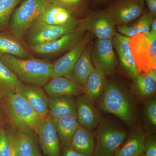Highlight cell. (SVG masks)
<instances>
[{"label": "cell", "instance_id": "cell-31", "mask_svg": "<svg viewBox=\"0 0 156 156\" xmlns=\"http://www.w3.org/2000/svg\"><path fill=\"white\" fill-rule=\"evenodd\" d=\"M50 2L57 4L69 9L74 13L82 11L87 8L89 0H49Z\"/></svg>", "mask_w": 156, "mask_h": 156}, {"label": "cell", "instance_id": "cell-13", "mask_svg": "<svg viewBox=\"0 0 156 156\" xmlns=\"http://www.w3.org/2000/svg\"><path fill=\"white\" fill-rule=\"evenodd\" d=\"M75 100L79 125L89 131H93L102 120L100 114L85 94L77 96Z\"/></svg>", "mask_w": 156, "mask_h": 156}, {"label": "cell", "instance_id": "cell-5", "mask_svg": "<svg viewBox=\"0 0 156 156\" xmlns=\"http://www.w3.org/2000/svg\"><path fill=\"white\" fill-rule=\"evenodd\" d=\"M129 44L139 73L156 69V35L138 34L131 37Z\"/></svg>", "mask_w": 156, "mask_h": 156}, {"label": "cell", "instance_id": "cell-16", "mask_svg": "<svg viewBox=\"0 0 156 156\" xmlns=\"http://www.w3.org/2000/svg\"><path fill=\"white\" fill-rule=\"evenodd\" d=\"M49 98L74 97L83 93V87L76 84L67 76L52 78L44 86Z\"/></svg>", "mask_w": 156, "mask_h": 156}, {"label": "cell", "instance_id": "cell-29", "mask_svg": "<svg viewBox=\"0 0 156 156\" xmlns=\"http://www.w3.org/2000/svg\"><path fill=\"white\" fill-rule=\"evenodd\" d=\"M24 85L0 60V92H17Z\"/></svg>", "mask_w": 156, "mask_h": 156}, {"label": "cell", "instance_id": "cell-9", "mask_svg": "<svg viewBox=\"0 0 156 156\" xmlns=\"http://www.w3.org/2000/svg\"><path fill=\"white\" fill-rule=\"evenodd\" d=\"M39 145L45 156H62V148L53 119L49 115L43 119L36 132Z\"/></svg>", "mask_w": 156, "mask_h": 156}, {"label": "cell", "instance_id": "cell-1", "mask_svg": "<svg viewBox=\"0 0 156 156\" xmlns=\"http://www.w3.org/2000/svg\"><path fill=\"white\" fill-rule=\"evenodd\" d=\"M2 93V105L12 127L18 132L31 130L36 133L43 120L41 117L18 91Z\"/></svg>", "mask_w": 156, "mask_h": 156}, {"label": "cell", "instance_id": "cell-11", "mask_svg": "<svg viewBox=\"0 0 156 156\" xmlns=\"http://www.w3.org/2000/svg\"><path fill=\"white\" fill-rule=\"evenodd\" d=\"M93 65L99 68L106 75H112L117 66L116 54L112 40L97 39L91 49Z\"/></svg>", "mask_w": 156, "mask_h": 156}, {"label": "cell", "instance_id": "cell-25", "mask_svg": "<svg viewBox=\"0 0 156 156\" xmlns=\"http://www.w3.org/2000/svg\"><path fill=\"white\" fill-rule=\"evenodd\" d=\"M53 120L62 148L69 147L73 135L79 126L77 117L69 116Z\"/></svg>", "mask_w": 156, "mask_h": 156}, {"label": "cell", "instance_id": "cell-30", "mask_svg": "<svg viewBox=\"0 0 156 156\" xmlns=\"http://www.w3.org/2000/svg\"><path fill=\"white\" fill-rule=\"evenodd\" d=\"M21 0H0V28L6 26L12 12Z\"/></svg>", "mask_w": 156, "mask_h": 156}, {"label": "cell", "instance_id": "cell-41", "mask_svg": "<svg viewBox=\"0 0 156 156\" xmlns=\"http://www.w3.org/2000/svg\"><path fill=\"white\" fill-rule=\"evenodd\" d=\"M103 1H104V0H94L95 2L96 3L100 2H102Z\"/></svg>", "mask_w": 156, "mask_h": 156}, {"label": "cell", "instance_id": "cell-43", "mask_svg": "<svg viewBox=\"0 0 156 156\" xmlns=\"http://www.w3.org/2000/svg\"><path fill=\"white\" fill-rule=\"evenodd\" d=\"M140 156H146L145 155V154H143L142 155H141Z\"/></svg>", "mask_w": 156, "mask_h": 156}, {"label": "cell", "instance_id": "cell-6", "mask_svg": "<svg viewBox=\"0 0 156 156\" xmlns=\"http://www.w3.org/2000/svg\"><path fill=\"white\" fill-rule=\"evenodd\" d=\"M99 125L92 156H114L118 148L126 140L128 133L108 120H101Z\"/></svg>", "mask_w": 156, "mask_h": 156}, {"label": "cell", "instance_id": "cell-22", "mask_svg": "<svg viewBox=\"0 0 156 156\" xmlns=\"http://www.w3.org/2000/svg\"><path fill=\"white\" fill-rule=\"evenodd\" d=\"M95 145L94 135L79 125L73 135L69 147L76 152L86 156H92Z\"/></svg>", "mask_w": 156, "mask_h": 156}, {"label": "cell", "instance_id": "cell-12", "mask_svg": "<svg viewBox=\"0 0 156 156\" xmlns=\"http://www.w3.org/2000/svg\"><path fill=\"white\" fill-rule=\"evenodd\" d=\"M92 38V34L88 31L69 49V51L53 63L51 79L58 76H67L81 56L83 51Z\"/></svg>", "mask_w": 156, "mask_h": 156}, {"label": "cell", "instance_id": "cell-28", "mask_svg": "<svg viewBox=\"0 0 156 156\" xmlns=\"http://www.w3.org/2000/svg\"><path fill=\"white\" fill-rule=\"evenodd\" d=\"M5 54L20 58H28L30 57L16 38L6 34H0V56Z\"/></svg>", "mask_w": 156, "mask_h": 156}, {"label": "cell", "instance_id": "cell-15", "mask_svg": "<svg viewBox=\"0 0 156 156\" xmlns=\"http://www.w3.org/2000/svg\"><path fill=\"white\" fill-rule=\"evenodd\" d=\"M85 20L87 30L95 34L97 39L112 40L116 32L115 26L105 10L89 14Z\"/></svg>", "mask_w": 156, "mask_h": 156}, {"label": "cell", "instance_id": "cell-23", "mask_svg": "<svg viewBox=\"0 0 156 156\" xmlns=\"http://www.w3.org/2000/svg\"><path fill=\"white\" fill-rule=\"evenodd\" d=\"M49 115L53 119L69 116L77 117L75 100L73 97L49 98Z\"/></svg>", "mask_w": 156, "mask_h": 156}, {"label": "cell", "instance_id": "cell-7", "mask_svg": "<svg viewBox=\"0 0 156 156\" xmlns=\"http://www.w3.org/2000/svg\"><path fill=\"white\" fill-rule=\"evenodd\" d=\"M80 24L75 18L62 25H51L34 22L30 27L29 42L31 46L52 41L72 31Z\"/></svg>", "mask_w": 156, "mask_h": 156}, {"label": "cell", "instance_id": "cell-39", "mask_svg": "<svg viewBox=\"0 0 156 156\" xmlns=\"http://www.w3.org/2000/svg\"><path fill=\"white\" fill-rule=\"evenodd\" d=\"M150 33L152 34L156 35V20L155 18L151 26Z\"/></svg>", "mask_w": 156, "mask_h": 156}, {"label": "cell", "instance_id": "cell-8", "mask_svg": "<svg viewBox=\"0 0 156 156\" xmlns=\"http://www.w3.org/2000/svg\"><path fill=\"white\" fill-rule=\"evenodd\" d=\"M145 0H117L105 10L115 26L127 24L139 18Z\"/></svg>", "mask_w": 156, "mask_h": 156}, {"label": "cell", "instance_id": "cell-24", "mask_svg": "<svg viewBox=\"0 0 156 156\" xmlns=\"http://www.w3.org/2000/svg\"><path fill=\"white\" fill-rule=\"evenodd\" d=\"M156 89V69L140 73L131 85V92L136 96L145 97L152 95Z\"/></svg>", "mask_w": 156, "mask_h": 156}, {"label": "cell", "instance_id": "cell-3", "mask_svg": "<svg viewBox=\"0 0 156 156\" xmlns=\"http://www.w3.org/2000/svg\"><path fill=\"white\" fill-rule=\"evenodd\" d=\"M99 108L102 111L116 116L128 126H132L136 121V110L129 92L113 81L107 83Z\"/></svg>", "mask_w": 156, "mask_h": 156}, {"label": "cell", "instance_id": "cell-37", "mask_svg": "<svg viewBox=\"0 0 156 156\" xmlns=\"http://www.w3.org/2000/svg\"><path fill=\"white\" fill-rule=\"evenodd\" d=\"M62 156H86L76 152L69 147H64L62 148Z\"/></svg>", "mask_w": 156, "mask_h": 156}, {"label": "cell", "instance_id": "cell-2", "mask_svg": "<svg viewBox=\"0 0 156 156\" xmlns=\"http://www.w3.org/2000/svg\"><path fill=\"white\" fill-rule=\"evenodd\" d=\"M0 60L23 83L41 88L51 79L53 63L40 59L20 58L7 54L0 56Z\"/></svg>", "mask_w": 156, "mask_h": 156}, {"label": "cell", "instance_id": "cell-26", "mask_svg": "<svg viewBox=\"0 0 156 156\" xmlns=\"http://www.w3.org/2000/svg\"><path fill=\"white\" fill-rule=\"evenodd\" d=\"M155 18L156 17H154L148 10H145L139 19L134 23L118 26L117 29L119 34L130 37L139 34L148 33L150 32L151 26Z\"/></svg>", "mask_w": 156, "mask_h": 156}, {"label": "cell", "instance_id": "cell-42", "mask_svg": "<svg viewBox=\"0 0 156 156\" xmlns=\"http://www.w3.org/2000/svg\"><path fill=\"white\" fill-rule=\"evenodd\" d=\"M36 156H45L44 155H43V154H41V153H40L37 154V155Z\"/></svg>", "mask_w": 156, "mask_h": 156}, {"label": "cell", "instance_id": "cell-38", "mask_svg": "<svg viewBox=\"0 0 156 156\" xmlns=\"http://www.w3.org/2000/svg\"><path fill=\"white\" fill-rule=\"evenodd\" d=\"M5 116H6L5 113L3 109L2 104H0V128L2 126L3 122Z\"/></svg>", "mask_w": 156, "mask_h": 156}, {"label": "cell", "instance_id": "cell-36", "mask_svg": "<svg viewBox=\"0 0 156 156\" xmlns=\"http://www.w3.org/2000/svg\"><path fill=\"white\" fill-rule=\"evenodd\" d=\"M148 11L154 17L156 16V0H145Z\"/></svg>", "mask_w": 156, "mask_h": 156}, {"label": "cell", "instance_id": "cell-40", "mask_svg": "<svg viewBox=\"0 0 156 156\" xmlns=\"http://www.w3.org/2000/svg\"><path fill=\"white\" fill-rule=\"evenodd\" d=\"M3 96L2 92H0V104L2 102Z\"/></svg>", "mask_w": 156, "mask_h": 156}, {"label": "cell", "instance_id": "cell-21", "mask_svg": "<svg viewBox=\"0 0 156 156\" xmlns=\"http://www.w3.org/2000/svg\"><path fill=\"white\" fill-rule=\"evenodd\" d=\"M73 14L69 9L50 2L35 22L51 25H64L74 18Z\"/></svg>", "mask_w": 156, "mask_h": 156}, {"label": "cell", "instance_id": "cell-17", "mask_svg": "<svg viewBox=\"0 0 156 156\" xmlns=\"http://www.w3.org/2000/svg\"><path fill=\"white\" fill-rule=\"evenodd\" d=\"M18 92L42 119H45L49 115V98L41 87L24 84Z\"/></svg>", "mask_w": 156, "mask_h": 156}, {"label": "cell", "instance_id": "cell-32", "mask_svg": "<svg viewBox=\"0 0 156 156\" xmlns=\"http://www.w3.org/2000/svg\"><path fill=\"white\" fill-rule=\"evenodd\" d=\"M11 140L9 130L3 126L0 128V156H10Z\"/></svg>", "mask_w": 156, "mask_h": 156}, {"label": "cell", "instance_id": "cell-10", "mask_svg": "<svg viewBox=\"0 0 156 156\" xmlns=\"http://www.w3.org/2000/svg\"><path fill=\"white\" fill-rule=\"evenodd\" d=\"M87 31V23L84 20L80 23L75 29L59 38L42 44L31 46L30 48L38 54H53L60 53L72 47Z\"/></svg>", "mask_w": 156, "mask_h": 156}, {"label": "cell", "instance_id": "cell-4", "mask_svg": "<svg viewBox=\"0 0 156 156\" xmlns=\"http://www.w3.org/2000/svg\"><path fill=\"white\" fill-rule=\"evenodd\" d=\"M50 2L49 0H24L14 11L10 26L14 36L22 40Z\"/></svg>", "mask_w": 156, "mask_h": 156}, {"label": "cell", "instance_id": "cell-34", "mask_svg": "<svg viewBox=\"0 0 156 156\" xmlns=\"http://www.w3.org/2000/svg\"><path fill=\"white\" fill-rule=\"evenodd\" d=\"M144 154L146 156H156V140L154 136L147 137Z\"/></svg>", "mask_w": 156, "mask_h": 156}, {"label": "cell", "instance_id": "cell-14", "mask_svg": "<svg viewBox=\"0 0 156 156\" xmlns=\"http://www.w3.org/2000/svg\"><path fill=\"white\" fill-rule=\"evenodd\" d=\"M130 39V37L116 32L112 41L123 69L129 77L134 80L139 73L131 55L129 44Z\"/></svg>", "mask_w": 156, "mask_h": 156}, {"label": "cell", "instance_id": "cell-18", "mask_svg": "<svg viewBox=\"0 0 156 156\" xmlns=\"http://www.w3.org/2000/svg\"><path fill=\"white\" fill-rule=\"evenodd\" d=\"M147 137L142 128L137 127L118 148L114 156L142 155L144 154Z\"/></svg>", "mask_w": 156, "mask_h": 156}, {"label": "cell", "instance_id": "cell-33", "mask_svg": "<svg viewBox=\"0 0 156 156\" xmlns=\"http://www.w3.org/2000/svg\"><path fill=\"white\" fill-rule=\"evenodd\" d=\"M148 119L154 126H156V101L153 98L148 102L146 107Z\"/></svg>", "mask_w": 156, "mask_h": 156}, {"label": "cell", "instance_id": "cell-19", "mask_svg": "<svg viewBox=\"0 0 156 156\" xmlns=\"http://www.w3.org/2000/svg\"><path fill=\"white\" fill-rule=\"evenodd\" d=\"M90 44L87 45L76 62L68 77L76 84L83 87L89 75L94 68L91 58Z\"/></svg>", "mask_w": 156, "mask_h": 156}, {"label": "cell", "instance_id": "cell-35", "mask_svg": "<svg viewBox=\"0 0 156 156\" xmlns=\"http://www.w3.org/2000/svg\"><path fill=\"white\" fill-rule=\"evenodd\" d=\"M11 136V154L10 156H19L18 155V138L17 131L13 127L9 130Z\"/></svg>", "mask_w": 156, "mask_h": 156}, {"label": "cell", "instance_id": "cell-27", "mask_svg": "<svg viewBox=\"0 0 156 156\" xmlns=\"http://www.w3.org/2000/svg\"><path fill=\"white\" fill-rule=\"evenodd\" d=\"M17 132L19 156H36L40 153L37 137L34 131L26 130Z\"/></svg>", "mask_w": 156, "mask_h": 156}, {"label": "cell", "instance_id": "cell-20", "mask_svg": "<svg viewBox=\"0 0 156 156\" xmlns=\"http://www.w3.org/2000/svg\"><path fill=\"white\" fill-rule=\"evenodd\" d=\"M106 76L102 70L94 66L83 87L84 94L94 105L100 99L106 88Z\"/></svg>", "mask_w": 156, "mask_h": 156}]
</instances>
